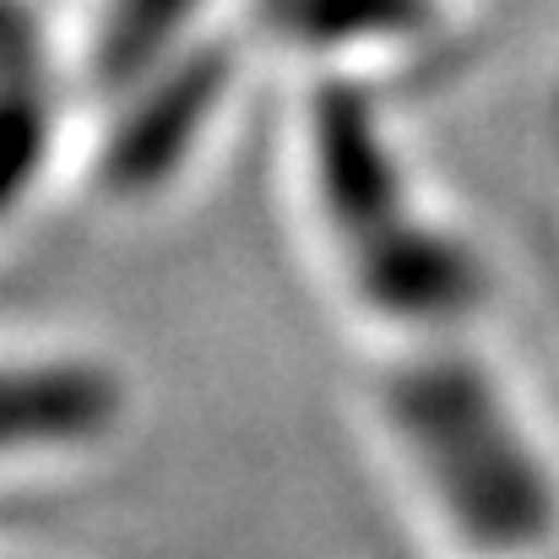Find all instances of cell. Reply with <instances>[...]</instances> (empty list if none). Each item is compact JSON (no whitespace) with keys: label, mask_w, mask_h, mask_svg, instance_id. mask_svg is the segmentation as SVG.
I'll return each instance as SVG.
<instances>
[{"label":"cell","mask_w":559,"mask_h":559,"mask_svg":"<svg viewBox=\"0 0 559 559\" xmlns=\"http://www.w3.org/2000/svg\"><path fill=\"white\" fill-rule=\"evenodd\" d=\"M370 418L407 500L456 559H549L559 456L473 332L391 343Z\"/></svg>","instance_id":"1"},{"label":"cell","mask_w":559,"mask_h":559,"mask_svg":"<svg viewBox=\"0 0 559 559\" xmlns=\"http://www.w3.org/2000/svg\"><path fill=\"white\" fill-rule=\"evenodd\" d=\"M316 93L299 142L305 206L348 310L385 343L473 332L489 288L484 255L418 195L354 82H321Z\"/></svg>","instance_id":"2"},{"label":"cell","mask_w":559,"mask_h":559,"mask_svg":"<svg viewBox=\"0 0 559 559\" xmlns=\"http://www.w3.org/2000/svg\"><path fill=\"white\" fill-rule=\"evenodd\" d=\"M126 424V385L120 374L82 348H44L11 354L5 365V451L11 462L38 456L76 462L104 445Z\"/></svg>","instance_id":"3"},{"label":"cell","mask_w":559,"mask_h":559,"mask_svg":"<svg viewBox=\"0 0 559 559\" xmlns=\"http://www.w3.org/2000/svg\"><path fill=\"white\" fill-rule=\"evenodd\" d=\"M195 5L201 0H109V11L93 33L98 87L147 82L169 66V55H186Z\"/></svg>","instance_id":"4"}]
</instances>
